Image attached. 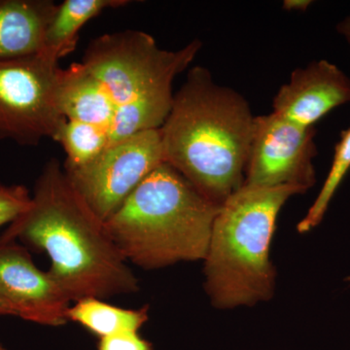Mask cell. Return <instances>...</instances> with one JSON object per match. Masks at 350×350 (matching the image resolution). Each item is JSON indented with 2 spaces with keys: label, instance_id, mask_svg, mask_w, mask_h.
<instances>
[{
  "label": "cell",
  "instance_id": "1",
  "mask_svg": "<svg viewBox=\"0 0 350 350\" xmlns=\"http://www.w3.org/2000/svg\"><path fill=\"white\" fill-rule=\"evenodd\" d=\"M11 241L46 253L51 275L72 303L139 290L137 275L105 221L77 192L57 159H51L39 174L29 208L0 237V243Z\"/></svg>",
  "mask_w": 350,
  "mask_h": 350
},
{
  "label": "cell",
  "instance_id": "2",
  "mask_svg": "<svg viewBox=\"0 0 350 350\" xmlns=\"http://www.w3.org/2000/svg\"><path fill=\"white\" fill-rule=\"evenodd\" d=\"M254 121L241 94L195 66L160 128L165 162L221 206L243 186Z\"/></svg>",
  "mask_w": 350,
  "mask_h": 350
},
{
  "label": "cell",
  "instance_id": "3",
  "mask_svg": "<svg viewBox=\"0 0 350 350\" xmlns=\"http://www.w3.org/2000/svg\"><path fill=\"white\" fill-rule=\"evenodd\" d=\"M220 206L163 163L105 221L129 264L151 271L206 257Z\"/></svg>",
  "mask_w": 350,
  "mask_h": 350
},
{
  "label": "cell",
  "instance_id": "4",
  "mask_svg": "<svg viewBox=\"0 0 350 350\" xmlns=\"http://www.w3.org/2000/svg\"><path fill=\"white\" fill-rule=\"evenodd\" d=\"M298 186L243 185L214 219L204 262V289L218 310L253 306L275 294L276 271L269 259L276 219Z\"/></svg>",
  "mask_w": 350,
  "mask_h": 350
},
{
  "label": "cell",
  "instance_id": "5",
  "mask_svg": "<svg viewBox=\"0 0 350 350\" xmlns=\"http://www.w3.org/2000/svg\"><path fill=\"white\" fill-rule=\"evenodd\" d=\"M202 47L194 40L179 50H165L150 34L131 29L103 34L89 44L81 63L114 103L110 144L163 126L174 103L172 83Z\"/></svg>",
  "mask_w": 350,
  "mask_h": 350
},
{
  "label": "cell",
  "instance_id": "6",
  "mask_svg": "<svg viewBox=\"0 0 350 350\" xmlns=\"http://www.w3.org/2000/svg\"><path fill=\"white\" fill-rule=\"evenodd\" d=\"M59 62L44 54L0 62V140L38 146L56 135Z\"/></svg>",
  "mask_w": 350,
  "mask_h": 350
},
{
  "label": "cell",
  "instance_id": "7",
  "mask_svg": "<svg viewBox=\"0 0 350 350\" xmlns=\"http://www.w3.org/2000/svg\"><path fill=\"white\" fill-rule=\"evenodd\" d=\"M163 163L158 129L112 142L92 162L64 172L94 213L105 222Z\"/></svg>",
  "mask_w": 350,
  "mask_h": 350
},
{
  "label": "cell",
  "instance_id": "8",
  "mask_svg": "<svg viewBox=\"0 0 350 350\" xmlns=\"http://www.w3.org/2000/svg\"><path fill=\"white\" fill-rule=\"evenodd\" d=\"M314 128H305L275 113L255 117L243 185L298 186L305 191L317 182Z\"/></svg>",
  "mask_w": 350,
  "mask_h": 350
},
{
  "label": "cell",
  "instance_id": "9",
  "mask_svg": "<svg viewBox=\"0 0 350 350\" xmlns=\"http://www.w3.org/2000/svg\"><path fill=\"white\" fill-rule=\"evenodd\" d=\"M0 301L13 317L52 327L68 323L72 303L49 271L38 268L29 250L16 241L0 243Z\"/></svg>",
  "mask_w": 350,
  "mask_h": 350
},
{
  "label": "cell",
  "instance_id": "10",
  "mask_svg": "<svg viewBox=\"0 0 350 350\" xmlns=\"http://www.w3.org/2000/svg\"><path fill=\"white\" fill-rule=\"evenodd\" d=\"M350 103V78L336 64L320 59L297 68L273 100V113L305 128L336 107Z\"/></svg>",
  "mask_w": 350,
  "mask_h": 350
},
{
  "label": "cell",
  "instance_id": "11",
  "mask_svg": "<svg viewBox=\"0 0 350 350\" xmlns=\"http://www.w3.org/2000/svg\"><path fill=\"white\" fill-rule=\"evenodd\" d=\"M56 6L52 0H0V62L41 54Z\"/></svg>",
  "mask_w": 350,
  "mask_h": 350
},
{
  "label": "cell",
  "instance_id": "12",
  "mask_svg": "<svg viewBox=\"0 0 350 350\" xmlns=\"http://www.w3.org/2000/svg\"><path fill=\"white\" fill-rule=\"evenodd\" d=\"M57 101L64 118L100 126L110 137L114 103L103 85L81 62L59 70Z\"/></svg>",
  "mask_w": 350,
  "mask_h": 350
},
{
  "label": "cell",
  "instance_id": "13",
  "mask_svg": "<svg viewBox=\"0 0 350 350\" xmlns=\"http://www.w3.org/2000/svg\"><path fill=\"white\" fill-rule=\"evenodd\" d=\"M128 0H64L46 27L41 54L59 62L75 50L83 27L108 9L130 4Z\"/></svg>",
  "mask_w": 350,
  "mask_h": 350
},
{
  "label": "cell",
  "instance_id": "14",
  "mask_svg": "<svg viewBox=\"0 0 350 350\" xmlns=\"http://www.w3.org/2000/svg\"><path fill=\"white\" fill-rule=\"evenodd\" d=\"M68 321L79 324L98 338L139 332L149 319V306L124 308L98 298H85L69 308Z\"/></svg>",
  "mask_w": 350,
  "mask_h": 350
},
{
  "label": "cell",
  "instance_id": "15",
  "mask_svg": "<svg viewBox=\"0 0 350 350\" xmlns=\"http://www.w3.org/2000/svg\"><path fill=\"white\" fill-rule=\"evenodd\" d=\"M53 140L66 153L64 170L83 167L96 158L110 144L109 133L100 126L66 119Z\"/></svg>",
  "mask_w": 350,
  "mask_h": 350
},
{
  "label": "cell",
  "instance_id": "16",
  "mask_svg": "<svg viewBox=\"0 0 350 350\" xmlns=\"http://www.w3.org/2000/svg\"><path fill=\"white\" fill-rule=\"evenodd\" d=\"M349 170L350 126L340 133V142L336 144L333 163H332L330 172L327 175L326 180L305 217L301 219L297 226V230L300 234H306L312 231L322 222L330 206L332 199Z\"/></svg>",
  "mask_w": 350,
  "mask_h": 350
},
{
  "label": "cell",
  "instance_id": "17",
  "mask_svg": "<svg viewBox=\"0 0 350 350\" xmlns=\"http://www.w3.org/2000/svg\"><path fill=\"white\" fill-rule=\"evenodd\" d=\"M32 195L21 184H0V227L11 224L31 206Z\"/></svg>",
  "mask_w": 350,
  "mask_h": 350
},
{
  "label": "cell",
  "instance_id": "18",
  "mask_svg": "<svg viewBox=\"0 0 350 350\" xmlns=\"http://www.w3.org/2000/svg\"><path fill=\"white\" fill-rule=\"evenodd\" d=\"M98 350H155L138 332H125L100 338Z\"/></svg>",
  "mask_w": 350,
  "mask_h": 350
},
{
  "label": "cell",
  "instance_id": "19",
  "mask_svg": "<svg viewBox=\"0 0 350 350\" xmlns=\"http://www.w3.org/2000/svg\"><path fill=\"white\" fill-rule=\"evenodd\" d=\"M310 0H285L283 2V8L287 11H300L305 12L306 9L312 5Z\"/></svg>",
  "mask_w": 350,
  "mask_h": 350
},
{
  "label": "cell",
  "instance_id": "20",
  "mask_svg": "<svg viewBox=\"0 0 350 350\" xmlns=\"http://www.w3.org/2000/svg\"><path fill=\"white\" fill-rule=\"evenodd\" d=\"M337 31L342 34L347 41L350 47V16L338 23L337 25Z\"/></svg>",
  "mask_w": 350,
  "mask_h": 350
},
{
  "label": "cell",
  "instance_id": "21",
  "mask_svg": "<svg viewBox=\"0 0 350 350\" xmlns=\"http://www.w3.org/2000/svg\"><path fill=\"white\" fill-rule=\"evenodd\" d=\"M0 315L1 317H13L12 312L4 306L1 301H0Z\"/></svg>",
  "mask_w": 350,
  "mask_h": 350
},
{
  "label": "cell",
  "instance_id": "22",
  "mask_svg": "<svg viewBox=\"0 0 350 350\" xmlns=\"http://www.w3.org/2000/svg\"><path fill=\"white\" fill-rule=\"evenodd\" d=\"M0 350H7L5 347H3L1 344H0Z\"/></svg>",
  "mask_w": 350,
  "mask_h": 350
}]
</instances>
